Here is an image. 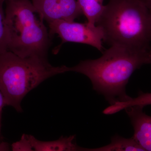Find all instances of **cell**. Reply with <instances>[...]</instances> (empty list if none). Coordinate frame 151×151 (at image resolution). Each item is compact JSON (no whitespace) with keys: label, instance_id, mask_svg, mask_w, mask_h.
<instances>
[{"label":"cell","instance_id":"14","mask_svg":"<svg viewBox=\"0 0 151 151\" xmlns=\"http://www.w3.org/2000/svg\"><path fill=\"white\" fill-rule=\"evenodd\" d=\"M5 100L3 93L0 90V115H1L3 108L4 106H6Z\"/></svg>","mask_w":151,"mask_h":151},{"label":"cell","instance_id":"6","mask_svg":"<svg viewBox=\"0 0 151 151\" xmlns=\"http://www.w3.org/2000/svg\"><path fill=\"white\" fill-rule=\"evenodd\" d=\"M48 23L57 20L73 22L83 14L77 0H32Z\"/></svg>","mask_w":151,"mask_h":151},{"label":"cell","instance_id":"3","mask_svg":"<svg viewBox=\"0 0 151 151\" xmlns=\"http://www.w3.org/2000/svg\"><path fill=\"white\" fill-rule=\"evenodd\" d=\"M8 51L22 58H47L51 37L42 14L30 0H7Z\"/></svg>","mask_w":151,"mask_h":151},{"label":"cell","instance_id":"4","mask_svg":"<svg viewBox=\"0 0 151 151\" xmlns=\"http://www.w3.org/2000/svg\"><path fill=\"white\" fill-rule=\"evenodd\" d=\"M65 66H52L47 58L0 53V90L6 105L22 112L21 104L26 95L50 77L65 73Z\"/></svg>","mask_w":151,"mask_h":151},{"label":"cell","instance_id":"10","mask_svg":"<svg viewBox=\"0 0 151 151\" xmlns=\"http://www.w3.org/2000/svg\"><path fill=\"white\" fill-rule=\"evenodd\" d=\"M151 105V93H139L137 97L132 98L130 97L128 100L124 102H116L110 105L104 111L107 115L113 114L124 110L127 107L139 106L143 108L147 105Z\"/></svg>","mask_w":151,"mask_h":151},{"label":"cell","instance_id":"17","mask_svg":"<svg viewBox=\"0 0 151 151\" xmlns=\"http://www.w3.org/2000/svg\"><path fill=\"white\" fill-rule=\"evenodd\" d=\"M1 115H0V132H1Z\"/></svg>","mask_w":151,"mask_h":151},{"label":"cell","instance_id":"9","mask_svg":"<svg viewBox=\"0 0 151 151\" xmlns=\"http://www.w3.org/2000/svg\"><path fill=\"white\" fill-rule=\"evenodd\" d=\"M145 151L133 137L126 139L115 136L111 139V142L107 145L97 148H85L84 151Z\"/></svg>","mask_w":151,"mask_h":151},{"label":"cell","instance_id":"13","mask_svg":"<svg viewBox=\"0 0 151 151\" xmlns=\"http://www.w3.org/2000/svg\"><path fill=\"white\" fill-rule=\"evenodd\" d=\"M12 148L14 151H34L27 134H25L22 135L19 141L13 143Z\"/></svg>","mask_w":151,"mask_h":151},{"label":"cell","instance_id":"16","mask_svg":"<svg viewBox=\"0 0 151 151\" xmlns=\"http://www.w3.org/2000/svg\"><path fill=\"white\" fill-rule=\"evenodd\" d=\"M149 63H151V49L149 52Z\"/></svg>","mask_w":151,"mask_h":151},{"label":"cell","instance_id":"1","mask_svg":"<svg viewBox=\"0 0 151 151\" xmlns=\"http://www.w3.org/2000/svg\"><path fill=\"white\" fill-rule=\"evenodd\" d=\"M150 50L111 45L101 57L81 61L73 67L65 66V72L84 74L90 79L94 90L102 94L111 105L130 98L126 87L133 73L149 64Z\"/></svg>","mask_w":151,"mask_h":151},{"label":"cell","instance_id":"18","mask_svg":"<svg viewBox=\"0 0 151 151\" xmlns=\"http://www.w3.org/2000/svg\"><path fill=\"white\" fill-rule=\"evenodd\" d=\"M3 1H7V0H3Z\"/></svg>","mask_w":151,"mask_h":151},{"label":"cell","instance_id":"11","mask_svg":"<svg viewBox=\"0 0 151 151\" xmlns=\"http://www.w3.org/2000/svg\"><path fill=\"white\" fill-rule=\"evenodd\" d=\"M83 14L86 17L87 22L96 25L104 9V0H77Z\"/></svg>","mask_w":151,"mask_h":151},{"label":"cell","instance_id":"15","mask_svg":"<svg viewBox=\"0 0 151 151\" xmlns=\"http://www.w3.org/2000/svg\"><path fill=\"white\" fill-rule=\"evenodd\" d=\"M150 9H151V0H142Z\"/></svg>","mask_w":151,"mask_h":151},{"label":"cell","instance_id":"12","mask_svg":"<svg viewBox=\"0 0 151 151\" xmlns=\"http://www.w3.org/2000/svg\"><path fill=\"white\" fill-rule=\"evenodd\" d=\"M3 0H0V53L8 51V33Z\"/></svg>","mask_w":151,"mask_h":151},{"label":"cell","instance_id":"19","mask_svg":"<svg viewBox=\"0 0 151 151\" xmlns=\"http://www.w3.org/2000/svg\"><path fill=\"white\" fill-rule=\"evenodd\" d=\"M150 11L151 14V9H150Z\"/></svg>","mask_w":151,"mask_h":151},{"label":"cell","instance_id":"8","mask_svg":"<svg viewBox=\"0 0 151 151\" xmlns=\"http://www.w3.org/2000/svg\"><path fill=\"white\" fill-rule=\"evenodd\" d=\"M34 150L36 151H84L74 142L75 136L68 137L62 136L56 140L44 142L38 140L34 136L27 135Z\"/></svg>","mask_w":151,"mask_h":151},{"label":"cell","instance_id":"2","mask_svg":"<svg viewBox=\"0 0 151 151\" xmlns=\"http://www.w3.org/2000/svg\"><path fill=\"white\" fill-rule=\"evenodd\" d=\"M96 24L111 46L151 49V12L142 0H109Z\"/></svg>","mask_w":151,"mask_h":151},{"label":"cell","instance_id":"5","mask_svg":"<svg viewBox=\"0 0 151 151\" xmlns=\"http://www.w3.org/2000/svg\"><path fill=\"white\" fill-rule=\"evenodd\" d=\"M50 36L57 34L61 38L62 44L76 42L91 45L100 51L103 50L104 33L99 26H93L88 22L80 23L57 20L48 23Z\"/></svg>","mask_w":151,"mask_h":151},{"label":"cell","instance_id":"7","mask_svg":"<svg viewBox=\"0 0 151 151\" xmlns=\"http://www.w3.org/2000/svg\"><path fill=\"white\" fill-rule=\"evenodd\" d=\"M143 107L131 106L124 109L134 129L132 137L145 151H151V116L143 111Z\"/></svg>","mask_w":151,"mask_h":151}]
</instances>
